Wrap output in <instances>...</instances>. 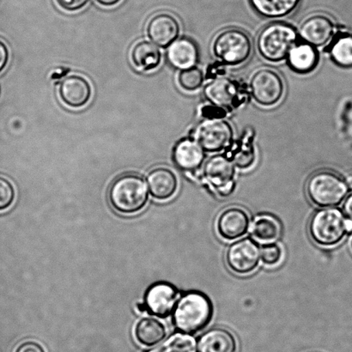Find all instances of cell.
Instances as JSON below:
<instances>
[{"label": "cell", "instance_id": "obj_1", "mask_svg": "<svg viewBox=\"0 0 352 352\" xmlns=\"http://www.w3.org/2000/svg\"><path fill=\"white\" fill-rule=\"evenodd\" d=\"M212 316L213 306L208 296L192 292L178 299L173 311V322L179 332L191 336L205 329Z\"/></svg>", "mask_w": 352, "mask_h": 352}, {"label": "cell", "instance_id": "obj_2", "mask_svg": "<svg viewBox=\"0 0 352 352\" xmlns=\"http://www.w3.org/2000/svg\"><path fill=\"white\" fill-rule=\"evenodd\" d=\"M149 191L146 179L139 175L129 173L117 177L109 190L110 205L123 215H133L146 207Z\"/></svg>", "mask_w": 352, "mask_h": 352}, {"label": "cell", "instance_id": "obj_3", "mask_svg": "<svg viewBox=\"0 0 352 352\" xmlns=\"http://www.w3.org/2000/svg\"><path fill=\"white\" fill-rule=\"evenodd\" d=\"M298 31L289 24L272 23L258 34V53L265 60L280 62L287 58L289 51L298 43Z\"/></svg>", "mask_w": 352, "mask_h": 352}, {"label": "cell", "instance_id": "obj_4", "mask_svg": "<svg viewBox=\"0 0 352 352\" xmlns=\"http://www.w3.org/2000/svg\"><path fill=\"white\" fill-rule=\"evenodd\" d=\"M309 232L311 239L319 246L336 247L348 233L346 217L339 209L323 208L312 216Z\"/></svg>", "mask_w": 352, "mask_h": 352}, {"label": "cell", "instance_id": "obj_5", "mask_svg": "<svg viewBox=\"0 0 352 352\" xmlns=\"http://www.w3.org/2000/svg\"><path fill=\"white\" fill-rule=\"evenodd\" d=\"M306 190L310 201L322 208L340 206L349 192L344 179L329 170L317 171L310 176Z\"/></svg>", "mask_w": 352, "mask_h": 352}, {"label": "cell", "instance_id": "obj_6", "mask_svg": "<svg viewBox=\"0 0 352 352\" xmlns=\"http://www.w3.org/2000/svg\"><path fill=\"white\" fill-rule=\"evenodd\" d=\"M213 53L223 64L239 65L251 56L253 44L250 36L238 29H228L215 38L212 45Z\"/></svg>", "mask_w": 352, "mask_h": 352}, {"label": "cell", "instance_id": "obj_7", "mask_svg": "<svg viewBox=\"0 0 352 352\" xmlns=\"http://www.w3.org/2000/svg\"><path fill=\"white\" fill-rule=\"evenodd\" d=\"M191 138L201 146L206 153H219L231 146L234 130L226 120L207 118L193 127Z\"/></svg>", "mask_w": 352, "mask_h": 352}, {"label": "cell", "instance_id": "obj_8", "mask_svg": "<svg viewBox=\"0 0 352 352\" xmlns=\"http://www.w3.org/2000/svg\"><path fill=\"white\" fill-rule=\"evenodd\" d=\"M250 87L254 101L263 107L278 104L285 93V84L281 76L267 67L254 72Z\"/></svg>", "mask_w": 352, "mask_h": 352}, {"label": "cell", "instance_id": "obj_9", "mask_svg": "<svg viewBox=\"0 0 352 352\" xmlns=\"http://www.w3.org/2000/svg\"><path fill=\"white\" fill-rule=\"evenodd\" d=\"M204 95L213 106L223 109L238 108L246 102L247 91L234 79L221 77L213 79L204 89Z\"/></svg>", "mask_w": 352, "mask_h": 352}, {"label": "cell", "instance_id": "obj_10", "mask_svg": "<svg viewBox=\"0 0 352 352\" xmlns=\"http://www.w3.org/2000/svg\"><path fill=\"white\" fill-rule=\"evenodd\" d=\"M204 179L220 197H228L236 188V167L226 155H217L207 160L203 170Z\"/></svg>", "mask_w": 352, "mask_h": 352}, {"label": "cell", "instance_id": "obj_11", "mask_svg": "<svg viewBox=\"0 0 352 352\" xmlns=\"http://www.w3.org/2000/svg\"><path fill=\"white\" fill-rule=\"evenodd\" d=\"M226 261L234 274L246 276L256 270L261 261V248L256 241L244 238L227 248Z\"/></svg>", "mask_w": 352, "mask_h": 352}, {"label": "cell", "instance_id": "obj_12", "mask_svg": "<svg viewBox=\"0 0 352 352\" xmlns=\"http://www.w3.org/2000/svg\"><path fill=\"white\" fill-rule=\"evenodd\" d=\"M250 229V217L240 206H230L219 213L216 220V230L223 240L232 241L246 236Z\"/></svg>", "mask_w": 352, "mask_h": 352}, {"label": "cell", "instance_id": "obj_13", "mask_svg": "<svg viewBox=\"0 0 352 352\" xmlns=\"http://www.w3.org/2000/svg\"><path fill=\"white\" fill-rule=\"evenodd\" d=\"M178 296L175 286L168 283H157L148 289L144 303L151 315L158 318H166L174 311Z\"/></svg>", "mask_w": 352, "mask_h": 352}, {"label": "cell", "instance_id": "obj_14", "mask_svg": "<svg viewBox=\"0 0 352 352\" xmlns=\"http://www.w3.org/2000/svg\"><path fill=\"white\" fill-rule=\"evenodd\" d=\"M336 32V26L330 17L317 14L309 16L302 23L299 30V37L313 47H322L329 43Z\"/></svg>", "mask_w": 352, "mask_h": 352}, {"label": "cell", "instance_id": "obj_15", "mask_svg": "<svg viewBox=\"0 0 352 352\" xmlns=\"http://www.w3.org/2000/svg\"><path fill=\"white\" fill-rule=\"evenodd\" d=\"M147 34L157 46L166 47L177 39L181 28L177 19L168 13L153 16L147 24Z\"/></svg>", "mask_w": 352, "mask_h": 352}, {"label": "cell", "instance_id": "obj_16", "mask_svg": "<svg viewBox=\"0 0 352 352\" xmlns=\"http://www.w3.org/2000/svg\"><path fill=\"white\" fill-rule=\"evenodd\" d=\"M58 94L64 104L74 109L82 108L91 98V85L82 76H68L60 82Z\"/></svg>", "mask_w": 352, "mask_h": 352}, {"label": "cell", "instance_id": "obj_17", "mask_svg": "<svg viewBox=\"0 0 352 352\" xmlns=\"http://www.w3.org/2000/svg\"><path fill=\"white\" fill-rule=\"evenodd\" d=\"M206 160V151L192 138H186L175 144L173 160L176 166L188 173L201 168Z\"/></svg>", "mask_w": 352, "mask_h": 352}, {"label": "cell", "instance_id": "obj_18", "mask_svg": "<svg viewBox=\"0 0 352 352\" xmlns=\"http://www.w3.org/2000/svg\"><path fill=\"white\" fill-rule=\"evenodd\" d=\"M199 58L198 45L191 38H177L168 46L167 60L177 70L184 71L195 67Z\"/></svg>", "mask_w": 352, "mask_h": 352}, {"label": "cell", "instance_id": "obj_19", "mask_svg": "<svg viewBox=\"0 0 352 352\" xmlns=\"http://www.w3.org/2000/svg\"><path fill=\"white\" fill-rule=\"evenodd\" d=\"M148 188L154 199L160 201L173 198L177 192V176L170 168L158 167L151 170L147 176Z\"/></svg>", "mask_w": 352, "mask_h": 352}, {"label": "cell", "instance_id": "obj_20", "mask_svg": "<svg viewBox=\"0 0 352 352\" xmlns=\"http://www.w3.org/2000/svg\"><path fill=\"white\" fill-rule=\"evenodd\" d=\"M199 352H237L236 336L230 331L221 327L207 331L200 338Z\"/></svg>", "mask_w": 352, "mask_h": 352}, {"label": "cell", "instance_id": "obj_21", "mask_svg": "<svg viewBox=\"0 0 352 352\" xmlns=\"http://www.w3.org/2000/svg\"><path fill=\"white\" fill-rule=\"evenodd\" d=\"M254 131L248 129L240 139L230 146L226 156L240 170H248L253 166L256 160V153L254 146Z\"/></svg>", "mask_w": 352, "mask_h": 352}, {"label": "cell", "instance_id": "obj_22", "mask_svg": "<svg viewBox=\"0 0 352 352\" xmlns=\"http://www.w3.org/2000/svg\"><path fill=\"white\" fill-rule=\"evenodd\" d=\"M287 61L289 67L298 74H309L318 65L319 53L312 45L296 43L289 51Z\"/></svg>", "mask_w": 352, "mask_h": 352}, {"label": "cell", "instance_id": "obj_23", "mask_svg": "<svg viewBox=\"0 0 352 352\" xmlns=\"http://www.w3.org/2000/svg\"><path fill=\"white\" fill-rule=\"evenodd\" d=\"M138 342L144 346H153L160 344L167 336L164 324L154 317L140 320L134 329Z\"/></svg>", "mask_w": 352, "mask_h": 352}, {"label": "cell", "instance_id": "obj_24", "mask_svg": "<svg viewBox=\"0 0 352 352\" xmlns=\"http://www.w3.org/2000/svg\"><path fill=\"white\" fill-rule=\"evenodd\" d=\"M134 67L141 71L150 72L160 65L162 54L160 48L151 41H141L134 45L131 52Z\"/></svg>", "mask_w": 352, "mask_h": 352}, {"label": "cell", "instance_id": "obj_25", "mask_svg": "<svg viewBox=\"0 0 352 352\" xmlns=\"http://www.w3.org/2000/svg\"><path fill=\"white\" fill-rule=\"evenodd\" d=\"M250 233L252 237L258 243L264 244L274 243L281 236V223L274 217L269 215L258 216L251 224Z\"/></svg>", "mask_w": 352, "mask_h": 352}, {"label": "cell", "instance_id": "obj_26", "mask_svg": "<svg viewBox=\"0 0 352 352\" xmlns=\"http://www.w3.org/2000/svg\"><path fill=\"white\" fill-rule=\"evenodd\" d=\"M258 15L267 19H281L292 13L301 0H250Z\"/></svg>", "mask_w": 352, "mask_h": 352}, {"label": "cell", "instance_id": "obj_27", "mask_svg": "<svg viewBox=\"0 0 352 352\" xmlns=\"http://www.w3.org/2000/svg\"><path fill=\"white\" fill-rule=\"evenodd\" d=\"M146 352H198V344L190 334L177 333L163 344Z\"/></svg>", "mask_w": 352, "mask_h": 352}, {"label": "cell", "instance_id": "obj_28", "mask_svg": "<svg viewBox=\"0 0 352 352\" xmlns=\"http://www.w3.org/2000/svg\"><path fill=\"white\" fill-rule=\"evenodd\" d=\"M330 55L334 63L341 67H352V36L343 34L333 41Z\"/></svg>", "mask_w": 352, "mask_h": 352}, {"label": "cell", "instance_id": "obj_29", "mask_svg": "<svg viewBox=\"0 0 352 352\" xmlns=\"http://www.w3.org/2000/svg\"><path fill=\"white\" fill-rule=\"evenodd\" d=\"M204 82V74L200 69L195 67L182 71L179 74V85L186 91H195L201 87Z\"/></svg>", "mask_w": 352, "mask_h": 352}, {"label": "cell", "instance_id": "obj_30", "mask_svg": "<svg viewBox=\"0 0 352 352\" xmlns=\"http://www.w3.org/2000/svg\"><path fill=\"white\" fill-rule=\"evenodd\" d=\"M284 251L278 243L265 244L261 250V261L267 267H276L281 263Z\"/></svg>", "mask_w": 352, "mask_h": 352}, {"label": "cell", "instance_id": "obj_31", "mask_svg": "<svg viewBox=\"0 0 352 352\" xmlns=\"http://www.w3.org/2000/svg\"><path fill=\"white\" fill-rule=\"evenodd\" d=\"M16 198V191L8 179L0 176V212L12 206Z\"/></svg>", "mask_w": 352, "mask_h": 352}, {"label": "cell", "instance_id": "obj_32", "mask_svg": "<svg viewBox=\"0 0 352 352\" xmlns=\"http://www.w3.org/2000/svg\"><path fill=\"white\" fill-rule=\"evenodd\" d=\"M61 9L67 12H77L84 8L89 0H55Z\"/></svg>", "mask_w": 352, "mask_h": 352}, {"label": "cell", "instance_id": "obj_33", "mask_svg": "<svg viewBox=\"0 0 352 352\" xmlns=\"http://www.w3.org/2000/svg\"><path fill=\"white\" fill-rule=\"evenodd\" d=\"M16 352H46L39 343L34 341H26L21 344Z\"/></svg>", "mask_w": 352, "mask_h": 352}, {"label": "cell", "instance_id": "obj_34", "mask_svg": "<svg viewBox=\"0 0 352 352\" xmlns=\"http://www.w3.org/2000/svg\"><path fill=\"white\" fill-rule=\"evenodd\" d=\"M9 60V50L7 48L6 45L3 43L1 40H0V72H1L3 69L8 63Z\"/></svg>", "mask_w": 352, "mask_h": 352}, {"label": "cell", "instance_id": "obj_35", "mask_svg": "<svg viewBox=\"0 0 352 352\" xmlns=\"http://www.w3.org/2000/svg\"><path fill=\"white\" fill-rule=\"evenodd\" d=\"M343 210L347 219L352 221V193L344 200Z\"/></svg>", "mask_w": 352, "mask_h": 352}, {"label": "cell", "instance_id": "obj_36", "mask_svg": "<svg viewBox=\"0 0 352 352\" xmlns=\"http://www.w3.org/2000/svg\"><path fill=\"white\" fill-rule=\"evenodd\" d=\"M96 2L103 6H113L120 2V0H96Z\"/></svg>", "mask_w": 352, "mask_h": 352}, {"label": "cell", "instance_id": "obj_37", "mask_svg": "<svg viewBox=\"0 0 352 352\" xmlns=\"http://www.w3.org/2000/svg\"><path fill=\"white\" fill-rule=\"evenodd\" d=\"M136 309H137L138 311H139L140 313L148 312L146 305L144 302L137 303Z\"/></svg>", "mask_w": 352, "mask_h": 352}, {"label": "cell", "instance_id": "obj_38", "mask_svg": "<svg viewBox=\"0 0 352 352\" xmlns=\"http://www.w3.org/2000/svg\"><path fill=\"white\" fill-rule=\"evenodd\" d=\"M344 182L347 186L348 189L352 191V173L347 174L344 177Z\"/></svg>", "mask_w": 352, "mask_h": 352}, {"label": "cell", "instance_id": "obj_39", "mask_svg": "<svg viewBox=\"0 0 352 352\" xmlns=\"http://www.w3.org/2000/svg\"><path fill=\"white\" fill-rule=\"evenodd\" d=\"M347 230L348 233L352 232V221L347 219Z\"/></svg>", "mask_w": 352, "mask_h": 352}, {"label": "cell", "instance_id": "obj_40", "mask_svg": "<svg viewBox=\"0 0 352 352\" xmlns=\"http://www.w3.org/2000/svg\"><path fill=\"white\" fill-rule=\"evenodd\" d=\"M351 251H352V238H351Z\"/></svg>", "mask_w": 352, "mask_h": 352}]
</instances>
